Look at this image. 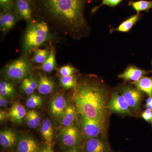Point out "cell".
<instances>
[{
	"instance_id": "6",
	"label": "cell",
	"mask_w": 152,
	"mask_h": 152,
	"mask_svg": "<svg viewBox=\"0 0 152 152\" xmlns=\"http://www.w3.org/2000/svg\"><path fill=\"white\" fill-rule=\"evenodd\" d=\"M61 138L63 145L69 148L77 147L81 140L80 132L74 124L69 126L63 128L61 131Z\"/></svg>"
},
{
	"instance_id": "11",
	"label": "cell",
	"mask_w": 152,
	"mask_h": 152,
	"mask_svg": "<svg viewBox=\"0 0 152 152\" xmlns=\"http://www.w3.org/2000/svg\"><path fill=\"white\" fill-rule=\"evenodd\" d=\"M67 101L64 96L58 95L53 98L50 104V111L56 118H61L68 105Z\"/></svg>"
},
{
	"instance_id": "34",
	"label": "cell",
	"mask_w": 152,
	"mask_h": 152,
	"mask_svg": "<svg viewBox=\"0 0 152 152\" xmlns=\"http://www.w3.org/2000/svg\"><path fill=\"white\" fill-rule=\"evenodd\" d=\"M9 118V113L4 110H1L0 111V121L1 122Z\"/></svg>"
},
{
	"instance_id": "14",
	"label": "cell",
	"mask_w": 152,
	"mask_h": 152,
	"mask_svg": "<svg viewBox=\"0 0 152 152\" xmlns=\"http://www.w3.org/2000/svg\"><path fill=\"white\" fill-rule=\"evenodd\" d=\"M109 150L106 142L98 137L89 138L85 145L86 152H108Z\"/></svg>"
},
{
	"instance_id": "31",
	"label": "cell",
	"mask_w": 152,
	"mask_h": 152,
	"mask_svg": "<svg viewBox=\"0 0 152 152\" xmlns=\"http://www.w3.org/2000/svg\"><path fill=\"white\" fill-rule=\"evenodd\" d=\"M58 72L60 75L61 77H68L73 75L77 72V70L72 66L65 65L60 68Z\"/></svg>"
},
{
	"instance_id": "16",
	"label": "cell",
	"mask_w": 152,
	"mask_h": 152,
	"mask_svg": "<svg viewBox=\"0 0 152 152\" xmlns=\"http://www.w3.org/2000/svg\"><path fill=\"white\" fill-rule=\"evenodd\" d=\"M17 139L16 133L12 130L7 129L0 132V144L3 148L12 147L16 143Z\"/></svg>"
},
{
	"instance_id": "28",
	"label": "cell",
	"mask_w": 152,
	"mask_h": 152,
	"mask_svg": "<svg viewBox=\"0 0 152 152\" xmlns=\"http://www.w3.org/2000/svg\"><path fill=\"white\" fill-rule=\"evenodd\" d=\"M77 77L73 75L68 77H61L60 82L64 88L69 89L76 88L77 86Z\"/></svg>"
},
{
	"instance_id": "20",
	"label": "cell",
	"mask_w": 152,
	"mask_h": 152,
	"mask_svg": "<svg viewBox=\"0 0 152 152\" xmlns=\"http://www.w3.org/2000/svg\"><path fill=\"white\" fill-rule=\"evenodd\" d=\"M138 89L152 96V77H143L138 81L132 83Z\"/></svg>"
},
{
	"instance_id": "18",
	"label": "cell",
	"mask_w": 152,
	"mask_h": 152,
	"mask_svg": "<svg viewBox=\"0 0 152 152\" xmlns=\"http://www.w3.org/2000/svg\"><path fill=\"white\" fill-rule=\"evenodd\" d=\"M41 133L47 145L52 146L53 140L54 129L50 120L47 118L43 120L41 128Z\"/></svg>"
},
{
	"instance_id": "38",
	"label": "cell",
	"mask_w": 152,
	"mask_h": 152,
	"mask_svg": "<svg viewBox=\"0 0 152 152\" xmlns=\"http://www.w3.org/2000/svg\"><path fill=\"white\" fill-rule=\"evenodd\" d=\"M65 152H82L81 151H80L79 149H78L77 147L75 148H71L69 149L67 151H66Z\"/></svg>"
},
{
	"instance_id": "24",
	"label": "cell",
	"mask_w": 152,
	"mask_h": 152,
	"mask_svg": "<svg viewBox=\"0 0 152 152\" xmlns=\"http://www.w3.org/2000/svg\"><path fill=\"white\" fill-rule=\"evenodd\" d=\"M129 5L132 7L137 13H140L142 11H148L152 8V1L145 0L130 1Z\"/></svg>"
},
{
	"instance_id": "32",
	"label": "cell",
	"mask_w": 152,
	"mask_h": 152,
	"mask_svg": "<svg viewBox=\"0 0 152 152\" xmlns=\"http://www.w3.org/2000/svg\"><path fill=\"white\" fill-rule=\"evenodd\" d=\"M14 1L15 0H0L1 11H5L13 9Z\"/></svg>"
},
{
	"instance_id": "22",
	"label": "cell",
	"mask_w": 152,
	"mask_h": 152,
	"mask_svg": "<svg viewBox=\"0 0 152 152\" xmlns=\"http://www.w3.org/2000/svg\"><path fill=\"white\" fill-rule=\"evenodd\" d=\"M141 16V15L140 13L134 15L122 23L118 28L114 30L117 31L128 32L130 31L133 26L140 20Z\"/></svg>"
},
{
	"instance_id": "39",
	"label": "cell",
	"mask_w": 152,
	"mask_h": 152,
	"mask_svg": "<svg viewBox=\"0 0 152 152\" xmlns=\"http://www.w3.org/2000/svg\"><path fill=\"white\" fill-rule=\"evenodd\" d=\"M30 1H31V2H32V1H33V0H30Z\"/></svg>"
},
{
	"instance_id": "12",
	"label": "cell",
	"mask_w": 152,
	"mask_h": 152,
	"mask_svg": "<svg viewBox=\"0 0 152 152\" xmlns=\"http://www.w3.org/2000/svg\"><path fill=\"white\" fill-rule=\"evenodd\" d=\"M147 73L146 71L135 66H130L123 73L120 74L118 77L125 81H130L132 83H134L139 80Z\"/></svg>"
},
{
	"instance_id": "23",
	"label": "cell",
	"mask_w": 152,
	"mask_h": 152,
	"mask_svg": "<svg viewBox=\"0 0 152 152\" xmlns=\"http://www.w3.org/2000/svg\"><path fill=\"white\" fill-rule=\"evenodd\" d=\"M25 118L28 127L31 129L37 128L40 124V116L35 110H31L27 112Z\"/></svg>"
},
{
	"instance_id": "30",
	"label": "cell",
	"mask_w": 152,
	"mask_h": 152,
	"mask_svg": "<svg viewBox=\"0 0 152 152\" xmlns=\"http://www.w3.org/2000/svg\"><path fill=\"white\" fill-rule=\"evenodd\" d=\"M122 1V0H102L100 4L93 8L91 11V13L92 14L95 13L102 6L106 5L110 7H115L118 5Z\"/></svg>"
},
{
	"instance_id": "3",
	"label": "cell",
	"mask_w": 152,
	"mask_h": 152,
	"mask_svg": "<svg viewBox=\"0 0 152 152\" xmlns=\"http://www.w3.org/2000/svg\"><path fill=\"white\" fill-rule=\"evenodd\" d=\"M46 22L43 20L32 21L28 23L22 42V51L26 53L42 45L52 38Z\"/></svg>"
},
{
	"instance_id": "9",
	"label": "cell",
	"mask_w": 152,
	"mask_h": 152,
	"mask_svg": "<svg viewBox=\"0 0 152 152\" xmlns=\"http://www.w3.org/2000/svg\"><path fill=\"white\" fill-rule=\"evenodd\" d=\"M13 9L20 19L28 23L33 20L34 8L30 0H15Z\"/></svg>"
},
{
	"instance_id": "10",
	"label": "cell",
	"mask_w": 152,
	"mask_h": 152,
	"mask_svg": "<svg viewBox=\"0 0 152 152\" xmlns=\"http://www.w3.org/2000/svg\"><path fill=\"white\" fill-rule=\"evenodd\" d=\"M20 18L14 9L1 11L0 29L3 34L8 32L15 26Z\"/></svg>"
},
{
	"instance_id": "35",
	"label": "cell",
	"mask_w": 152,
	"mask_h": 152,
	"mask_svg": "<svg viewBox=\"0 0 152 152\" xmlns=\"http://www.w3.org/2000/svg\"><path fill=\"white\" fill-rule=\"evenodd\" d=\"M9 101L6 97L2 95H0V107H5L8 105Z\"/></svg>"
},
{
	"instance_id": "7",
	"label": "cell",
	"mask_w": 152,
	"mask_h": 152,
	"mask_svg": "<svg viewBox=\"0 0 152 152\" xmlns=\"http://www.w3.org/2000/svg\"><path fill=\"white\" fill-rule=\"evenodd\" d=\"M110 111L123 115H131L130 107L122 95L115 93L107 102Z\"/></svg>"
},
{
	"instance_id": "37",
	"label": "cell",
	"mask_w": 152,
	"mask_h": 152,
	"mask_svg": "<svg viewBox=\"0 0 152 152\" xmlns=\"http://www.w3.org/2000/svg\"><path fill=\"white\" fill-rule=\"evenodd\" d=\"M39 152H55L52 149V146L48 145L47 146L44 147L42 149L40 150Z\"/></svg>"
},
{
	"instance_id": "1",
	"label": "cell",
	"mask_w": 152,
	"mask_h": 152,
	"mask_svg": "<svg viewBox=\"0 0 152 152\" xmlns=\"http://www.w3.org/2000/svg\"><path fill=\"white\" fill-rule=\"evenodd\" d=\"M93 0H33L34 14L54 23L66 34L80 37L88 27L86 6Z\"/></svg>"
},
{
	"instance_id": "2",
	"label": "cell",
	"mask_w": 152,
	"mask_h": 152,
	"mask_svg": "<svg viewBox=\"0 0 152 152\" xmlns=\"http://www.w3.org/2000/svg\"><path fill=\"white\" fill-rule=\"evenodd\" d=\"M72 99L79 114L105 123L108 102L103 87L96 83H81L77 85Z\"/></svg>"
},
{
	"instance_id": "4",
	"label": "cell",
	"mask_w": 152,
	"mask_h": 152,
	"mask_svg": "<svg viewBox=\"0 0 152 152\" xmlns=\"http://www.w3.org/2000/svg\"><path fill=\"white\" fill-rule=\"evenodd\" d=\"M32 69V66L26 57H21L8 65L4 71L6 78L19 81L28 76Z\"/></svg>"
},
{
	"instance_id": "8",
	"label": "cell",
	"mask_w": 152,
	"mask_h": 152,
	"mask_svg": "<svg viewBox=\"0 0 152 152\" xmlns=\"http://www.w3.org/2000/svg\"><path fill=\"white\" fill-rule=\"evenodd\" d=\"M141 91L132 87L123 86L121 88V94L124 96L130 107L134 110H140L141 104L142 95Z\"/></svg>"
},
{
	"instance_id": "36",
	"label": "cell",
	"mask_w": 152,
	"mask_h": 152,
	"mask_svg": "<svg viewBox=\"0 0 152 152\" xmlns=\"http://www.w3.org/2000/svg\"><path fill=\"white\" fill-rule=\"evenodd\" d=\"M145 106L147 109H150L152 110V96H149V97L147 99Z\"/></svg>"
},
{
	"instance_id": "21",
	"label": "cell",
	"mask_w": 152,
	"mask_h": 152,
	"mask_svg": "<svg viewBox=\"0 0 152 152\" xmlns=\"http://www.w3.org/2000/svg\"><path fill=\"white\" fill-rule=\"evenodd\" d=\"M38 82L33 76H28L22 80L21 88L25 94L31 96L37 89Z\"/></svg>"
},
{
	"instance_id": "25",
	"label": "cell",
	"mask_w": 152,
	"mask_h": 152,
	"mask_svg": "<svg viewBox=\"0 0 152 152\" xmlns=\"http://www.w3.org/2000/svg\"><path fill=\"white\" fill-rule=\"evenodd\" d=\"M15 94L14 85L10 82L2 81L0 83V95L6 98L12 97Z\"/></svg>"
},
{
	"instance_id": "27",
	"label": "cell",
	"mask_w": 152,
	"mask_h": 152,
	"mask_svg": "<svg viewBox=\"0 0 152 152\" xmlns=\"http://www.w3.org/2000/svg\"><path fill=\"white\" fill-rule=\"evenodd\" d=\"M56 65V56L53 50L50 52L48 57L41 66L42 70L46 73H50L54 69Z\"/></svg>"
},
{
	"instance_id": "15",
	"label": "cell",
	"mask_w": 152,
	"mask_h": 152,
	"mask_svg": "<svg viewBox=\"0 0 152 152\" xmlns=\"http://www.w3.org/2000/svg\"><path fill=\"white\" fill-rule=\"evenodd\" d=\"M37 142L31 137H26L20 140L18 146V152H39Z\"/></svg>"
},
{
	"instance_id": "19",
	"label": "cell",
	"mask_w": 152,
	"mask_h": 152,
	"mask_svg": "<svg viewBox=\"0 0 152 152\" xmlns=\"http://www.w3.org/2000/svg\"><path fill=\"white\" fill-rule=\"evenodd\" d=\"M55 85L53 81L46 76H42L38 81V92L44 95H48L54 90Z\"/></svg>"
},
{
	"instance_id": "17",
	"label": "cell",
	"mask_w": 152,
	"mask_h": 152,
	"mask_svg": "<svg viewBox=\"0 0 152 152\" xmlns=\"http://www.w3.org/2000/svg\"><path fill=\"white\" fill-rule=\"evenodd\" d=\"M9 118L11 121L15 123L21 122L26 117L27 112L25 107L19 103H15L10 110Z\"/></svg>"
},
{
	"instance_id": "29",
	"label": "cell",
	"mask_w": 152,
	"mask_h": 152,
	"mask_svg": "<svg viewBox=\"0 0 152 152\" xmlns=\"http://www.w3.org/2000/svg\"><path fill=\"white\" fill-rule=\"evenodd\" d=\"M43 100L39 95L32 94L26 102V106L30 109L36 108L41 107L42 104Z\"/></svg>"
},
{
	"instance_id": "40",
	"label": "cell",
	"mask_w": 152,
	"mask_h": 152,
	"mask_svg": "<svg viewBox=\"0 0 152 152\" xmlns=\"http://www.w3.org/2000/svg\"></svg>"
},
{
	"instance_id": "5",
	"label": "cell",
	"mask_w": 152,
	"mask_h": 152,
	"mask_svg": "<svg viewBox=\"0 0 152 152\" xmlns=\"http://www.w3.org/2000/svg\"><path fill=\"white\" fill-rule=\"evenodd\" d=\"M80 115L79 123L85 136L88 138L98 137L104 133L105 123Z\"/></svg>"
},
{
	"instance_id": "13",
	"label": "cell",
	"mask_w": 152,
	"mask_h": 152,
	"mask_svg": "<svg viewBox=\"0 0 152 152\" xmlns=\"http://www.w3.org/2000/svg\"><path fill=\"white\" fill-rule=\"evenodd\" d=\"M78 110L74 102L68 103L61 117V122L63 128L73 124L77 118Z\"/></svg>"
},
{
	"instance_id": "26",
	"label": "cell",
	"mask_w": 152,
	"mask_h": 152,
	"mask_svg": "<svg viewBox=\"0 0 152 152\" xmlns=\"http://www.w3.org/2000/svg\"><path fill=\"white\" fill-rule=\"evenodd\" d=\"M50 51L47 49H38L35 51L34 54L33 56L32 62L37 64H42L45 62L49 55Z\"/></svg>"
},
{
	"instance_id": "33",
	"label": "cell",
	"mask_w": 152,
	"mask_h": 152,
	"mask_svg": "<svg viewBox=\"0 0 152 152\" xmlns=\"http://www.w3.org/2000/svg\"><path fill=\"white\" fill-rule=\"evenodd\" d=\"M141 116L143 119L147 122H152V110L150 109H147L143 112Z\"/></svg>"
}]
</instances>
